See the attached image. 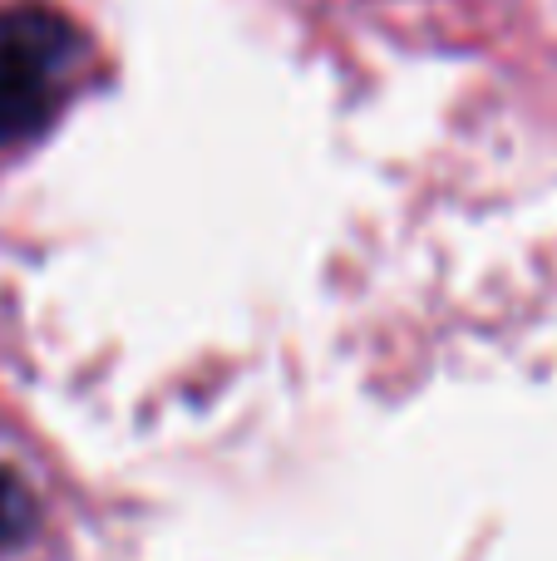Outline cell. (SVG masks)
<instances>
[{
    "label": "cell",
    "instance_id": "cell-1",
    "mask_svg": "<svg viewBox=\"0 0 557 561\" xmlns=\"http://www.w3.org/2000/svg\"><path fill=\"white\" fill-rule=\"evenodd\" d=\"M84 35L45 5L0 10V148L39 138L79 89Z\"/></svg>",
    "mask_w": 557,
    "mask_h": 561
},
{
    "label": "cell",
    "instance_id": "cell-2",
    "mask_svg": "<svg viewBox=\"0 0 557 561\" xmlns=\"http://www.w3.org/2000/svg\"><path fill=\"white\" fill-rule=\"evenodd\" d=\"M35 533V497L10 468H0V552L20 547Z\"/></svg>",
    "mask_w": 557,
    "mask_h": 561
}]
</instances>
